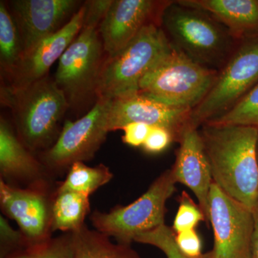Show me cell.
Segmentation results:
<instances>
[{"label":"cell","mask_w":258,"mask_h":258,"mask_svg":"<svg viewBox=\"0 0 258 258\" xmlns=\"http://www.w3.org/2000/svg\"><path fill=\"white\" fill-rule=\"evenodd\" d=\"M218 71L204 67L173 47L142 79L139 92L174 108L192 111L213 86Z\"/></svg>","instance_id":"5"},{"label":"cell","mask_w":258,"mask_h":258,"mask_svg":"<svg viewBox=\"0 0 258 258\" xmlns=\"http://www.w3.org/2000/svg\"><path fill=\"white\" fill-rule=\"evenodd\" d=\"M98 29L82 28L58 60L54 81L70 108L79 109L98 101L97 90L106 57Z\"/></svg>","instance_id":"8"},{"label":"cell","mask_w":258,"mask_h":258,"mask_svg":"<svg viewBox=\"0 0 258 258\" xmlns=\"http://www.w3.org/2000/svg\"><path fill=\"white\" fill-rule=\"evenodd\" d=\"M55 190L22 189L0 179L2 211L17 222L29 245L52 237V202Z\"/></svg>","instance_id":"13"},{"label":"cell","mask_w":258,"mask_h":258,"mask_svg":"<svg viewBox=\"0 0 258 258\" xmlns=\"http://www.w3.org/2000/svg\"><path fill=\"white\" fill-rule=\"evenodd\" d=\"M171 49L159 23L146 25L124 48L106 57L97 90L98 100L139 92L141 81Z\"/></svg>","instance_id":"4"},{"label":"cell","mask_w":258,"mask_h":258,"mask_svg":"<svg viewBox=\"0 0 258 258\" xmlns=\"http://www.w3.org/2000/svg\"><path fill=\"white\" fill-rule=\"evenodd\" d=\"M176 184L172 171L167 169L134 203L108 212H93L91 223L95 230L117 242L131 244L137 236L165 224L166 203L175 191Z\"/></svg>","instance_id":"6"},{"label":"cell","mask_w":258,"mask_h":258,"mask_svg":"<svg viewBox=\"0 0 258 258\" xmlns=\"http://www.w3.org/2000/svg\"><path fill=\"white\" fill-rule=\"evenodd\" d=\"M76 0H13L8 7L15 20L24 57L39 42L60 30L79 5Z\"/></svg>","instance_id":"14"},{"label":"cell","mask_w":258,"mask_h":258,"mask_svg":"<svg viewBox=\"0 0 258 258\" xmlns=\"http://www.w3.org/2000/svg\"><path fill=\"white\" fill-rule=\"evenodd\" d=\"M165 2L152 0H113L99 28L107 56L124 48L146 26L159 23V15Z\"/></svg>","instance_id":"15"},{"label":"cell","mask_w":258,"mask_h":258,"mask_svg":"<svg viewBox=\"0 0 258 258\" xmlns=\"http://www.w3.org/2000/svg\"><path fill=\"white\" fill-rule=\"evenodd\" d=\"M178 143L175 162L171 168L173 176L176 183L185 185L195 194L208 225L209 198L213 179L200 131L189 125Z\"/></svg>","instance_id":"16"},{"label":"cell","mask_w":258,"mask_h":258,"mask_svg":"<svg viewBox=\"0 0 258 258\" xmlns=\"http://www.w3.org/2000/svg\"><path fill=\"white\" fill-rule=\"evenodd\" d=\"M174 142L175 139L169 129L161 126H151L142 148L147 154H158L164 152Z\"/></svg>","instance_id":"28"},{"label":"cell","mask_w":258,"mask_h":258,"mask_svg":"<svg viewBox=\"0 0 258 258\" xmlns=\"http://www.w3.org/2000/svg\"><path fill=\"white\" fill-rule=\"evenodd\" d=\"M191 112L167 106L138 92L108 100L107 128L108 132L121 130L132 123L164 127L171 132L175 142H179L185 129L189 126Z\"/></svg>","instance_id":"11"},{"label":"cell","mask_w":258,"mask_h":258,"mask_svg":"<svg viewBox=\"0 0 258 258\" xmlns=\"http://www.w3.org/2000/svg\"><path fill=\"white\" fill-rule=\"evenodd\" d=\"M1 103L11 110L15 131L32 153L52 147L59 135L60 123L70 108L64 93L48 75L30 86L1 87Z\"/></svg>","instance_id":"2"},{"label":"cell","mask_w":258,"mask_h":258,"mask_svg":"<svg viewBox=\"0 0 258 258\" xmlns=\"http://www.w3.org/2000/svg\"><path fill=\"white\" fill-rule=\"evenodd\" d=\"M159 25L173 47L218 72L240 43L211 15L179 1L165 2L159 13Z\"/></svg>","instance_id":"3"},{"label":"cell","mask_w":258,"mask_h":258,"mask_svg":"<svg viewBox=\"0 0 258 258\" xmlns=\"http://www.w3.org/2000/svg\"><path fill=\"white\" fill-rule=\"evenodd\" d=\"M207 123L258 128V85L228 111Z\"/></svg>","instance_id":"24"},{"label":"cell","mask_w":258,"mask_h":258,"mask_svg":"<svg viewBox=\"0 0 258 258\" xmlns=\"http://www.w3.org/2000/svg\"><path fill=\"white\" fill-rule=\"evenodd\" d=\"M84 13L83 4L60 30L42 40L28 52L10 78L8 86L26 87L47 76L51 66L59 60L82 30Z\"/></svg>","instance_id":"17"},{"label":"cell","mask_w":258,"mask_h":258,"mask_svg":"<svg viewBox=\"0 0 258 258\" xmlns=\"http://www.w3.org/2000/svg\"><path fill=\"white\" fill-rule=\"evenodd\" d=\"M214 246L210 258H249L254 228L253 212L212 184L209 198Z\"/></svg>","instance_id":"10"},{"label":"cell","mask_w":258,"mask_h":258,"mask_svg":"<svg viewBox=\"0 0 258 258\" xmlns=\"http://www.w3.org/2000/svg\"><path fill=\"white\" fill-rule=\"evenodd\" d=\"M19 138L13 125L0 118V179L22 189L55 191L58 182Z\"/></svg>","instance_id":"12"},{"label":"cell","mask_w":258,"mask_h":258,"mask_svg":"<svg viewBox=\"0 0 258 258\" xmlns=\"http://www.w3.org/2000/svg\"><path fill=\"white\" fill-rule=\"evenodd\" d=\"M113 177V173L104 164L91 167L84 162H76L70 168L64 181L58 182L57 189L76 191L90 197L108 184Z\"/></svg>","instance_id":"22"},{"label":"cell","mask_w":258,"mask_h":258,"mask_svg":"<svg viewBox=\"0 0 258 258\" xmlns=\"http://www.w3.org/2000/svg\"><path fill=\"white\" fill-rule=\"evenodd\" d=\"M150 128V125L145 123H129L121 129L123 131L122 141L123 143L130 147H142L147 138Z\"/></svg>","instance_id":"31"},{"label":"cell","mask_w":258,"mask_h":258,"mask_svg":"<svg viewBox=\"0 0 258 258\" xmlns=\"http://www.w3.org/2000/svg\"><path fill=\"white\" fill-rule=\"evenodd\" d=\"M29 245L21 231L16 230L3 215L0 217V257L6 258Z\"/></svg>","instance_id":"27"},{"label":"cell","mask_w":258,"mask_h":258,"mask_svg":"<svg viewBox=\"0 0 258 258\" xmlns=\"http://www.w3.org/2000/svg\"><path fill=\"white\" fill-rule=\"evenodd\" d=\"M74 233L75 258H142L131 244L112 242L85 224Z\"/></svg>","instance_id":"20"},{"label":"cell","mask_w":258,"mask_h":258,"mask_svg":"<svg viewBox=\"0 0 258 258\" xmlns=\"http://www.w3.org/2000/svg\"><path fill=\"white\" fill-rule=\"evenodd\" d=\"M257 159H258V142H257Z\"/></svg>","instance_id":"33"},{"label":"cell","mask_w":258,"mask_h":258,"mask_svg":"<svg viewBox=\"0 0 258 258\" xmlns=\"http://www.w3.org/2000/svg\"><path fill=\"white\" fill-rule=\"evenodd\" d=\"M179 208L173 222V232L175 234L195 230L202 222L206 223V219L203 210L185 191L179 198Z\"/></svg>","instance_id":"26"},{"label":"cell","mask_w":258,"mask_h":258,"mask_svg":"<svg viewBox=\"0 0 258 258\" xmlns=\"http://www.w3.org/2000/svg\"><path fill=\"white\" fill-rule=\"evenodd\" d=\"M174 240L179 250L189 258H200L202 252L201 238L195 230L174 233Z\"/></svg>","instance_id":"30"},{"label":"cell","mask_w":258,"mask_h":258,"mask_svg":"<svg viewBox=\"0 0 258 258\" xmlns=\"http://www.w3.org/2000/svg\"><path fill=\"white\" fill-rule=\"evenodd\" d=\"M6 258H75L73 232H64L39 243L30 244Z\"/></svg>","instance_id":"23"},{"label":"cell","mask_w":258,"mask_h":258,"mask_svg":"<svg viewBox=\"0 0 258 258\" xmlns=\"http://www.w3.org/2000/svg\"><path fill=\"white\" fill-rule=\"evenodd\" d=\"M113 0H90L83 3L85 8L83 28L98 29L106 16Z\"/></svg>","instance_id":"29"},{"label":"cell","mask_w":258,"mask_h":258,"mask_svg":"<svg viewBox=\"0 0 258 258\" xmlns=\"http://www.w3.org/2000/svg\"><path fill=\"white\" fill-rule=\"evenodd\" d=\"M254 228L251 242L249 258H258V208L254 212Z\"/></svg>","instance_id":"32"},{"label":"cell","mask_w":258,"mask_h":258,"mask_svg":"<svg viewBox=\"0 0 258 258\" xmlns=\"http://www.w3.org/2000/svg\"><path fill=\"white\" fill-rule=\"evenodd\" d=\"M258 85V38L240 42L218 72L203 101L192 110L189 124L200 128L230 110Z\"/></svg>","instance_id":"7"},{"label":"cell","mask_w":258,"mask_h":258,"mask_svg":"<svg viewBox=\"0 0 258 258\" xmlns=\"http://www.w3.org/2000/svg\"><path fill=\"white\" fill-rule=\"evenodd\" d=\"M225 27L239 42L258 38V0H179Z\"/></svg>","instance_id":"18"},{"label":"cell","mask_w":258,"mask_h":258,"mask_svg":"<svg viewBox=\"0 0 258 258\" xmlns=\"http://www.w3.org/2000/svg\"><path fill=\"white\" fill-rule=\"evenodd\" d=\"M199 131L213 182L254 213L258 208V128L206 123Z\"/></svg>","instance_id":"1"},{"label":"cell","mask_w":258,"mask_h":258,"mask_svg":"<svg viewBox=\"0 0 258 258\" xmlns=\"http://www.w3.org/2000/svg\"><path fill=\"white\" fill-rule=\"evenodd\" d=\"M108 99H98L82 118L67 120L52 147L39 154L51 174H67L76 162L91 160L109 133L106 125Z\"/></svg>","instance_id":"9"},{"label":"cell","mask_w":258,"mask_h":258,"mask_svg":"<svg viewBox=\"0 0 258 258\" xmlns=\"http://www.w3.org/2000/svg\"><path fill=\"white\" fill-rule=\"evenodd\" d=\"M24 48L14 18L4 1L0 2V64L2 72L9 77L23 60Z\"/></svg>","instance_id":"21"},{"label":"cell","mask_w":258,"mask_h":258,"mask_svg":"<svg viewBox=\"0 0 258 258\" xmlns=\"http://www.w3.org/2000/svg\"><path fill=\"white\" fill-rule=\"evenodd\" d=\"M134 242L149 244L160 249L166 258H189L183 254L176 245L174 232L171 227L162 225L154 230L144 232L135 237ZM200 258H210L208 253L203 254Z\"/></svg>","instance_id":"25"},{"label":"cell","mask_w":258,"mask_h":258,"mask_svg":"<svg viewBox=\"0 0 258 258\" xmlns=\"http://www.w3.org/2000/svg\"><path fill=\"white\" fill-rule=\"evenodd\" d=\"M90 212L89 196L56 188L52 202V232H76L85 225Z\"/></svg>","instance_id":"19"}]
</instances>
